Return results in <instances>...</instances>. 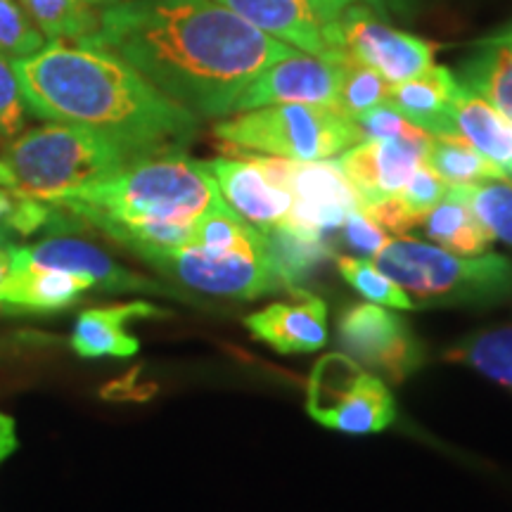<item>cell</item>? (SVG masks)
Instances as JSON below:
<instances>
[{"mask_svg": "<svg viewBox=\"0 0 512 512\" xmlns=\"http://www.w3.org/2000/svg\"><path fill=\"white\" fill-rule=\"evenodd\" d=\"M164 316L157 306L147 302H131L117 306L88 309L76 318L72 332V349L83 358H126L138 354V337L128 335L126 325L138 318Z\"/></svg>", "mask_w": 512, "mask_h": 512, "instance_id": "20", "label": "cell"}, {"mask_svg": "<svg viewBox=\"0 0 512 512\" xmlns=\"http://www.w3.org/2000/svg\"><path fill=\"white\" fill-rule=\"evenodd\" d=\"M88 3H91V5H100V3L112 5V3H117V0H88Z\"/></svg>", "mask_w": 512, "mask_h": 512, "instance_id": "41", "label": "cell"}, {"mask_svg": "<svg viewBox=\"0 0 512 512\" xmlns=\"http://www.w3.org/2000/svg\"><path fill=\"white\" fill-rule=\"evenodd\" d=\"M451 117L458 136L477 147L505 176H512V121L508 117H503L477 93L467 91L463 83L453 102Z\"/></svg>", "mask_w": 512, "mask_h": 512, "instance_id": "21", "label": "cell"}, {"mask_svg": "<svg viewBox=\"0 0 512 512\" xmlns=\"http://www.w3.org/2000/svg\"><path fill=\"white\" fill-rule=\"evenodd\" d=\"M339 62L297 50L290 57L273 62L256 76L240 95L235 112L256 110V107L266 105H285V102L323 105L335 110L339 79H342Z\"/></svg>", "mask_w": 512, "mask_h": 512, "instance_id": "14", "label": "cell"}, {"mask_svg": "<svg viewBox=\"0 0 512 512\" xmlns=\"http://www.w3.org/2000/svg\"><path fill=\"white\" fill-rule=\"evenodd\" d=\"M147 264L188 290L245 302L290 287L268 247V238L256 228L226 252H207L195 245H183L150 256Z\"/></svg>", "mask_w": 512, "mask_h": 512, "instance_id": "7", "label": "cell"}, {"mask_svg": "<svg viewBox=\"0 0 512 512\" xmlns=\"http://www.w3.org/2000/svg\"><path fill=\"white\" fill-rule=\"evenodd\" d=\"M249 159L264 171L268 181L292 195L285 223L294 228L328 240V235L342 228L351 211L363 209L358 192L337 159L297 162L271 155H252Z\"/></svg>", "mask_w": 512, "mask_h": 512, "instance_id": "9", "label": "cell"}, {"mask_svg": "<svg viewBox=\"0 0 512 512\" xmlns=\"http://www.w3.org/2000/svg\"><path fill=\"white\" fill-rule=\"evenodd\" d=\"M306 3H309L311 8L318 12L325 22L335 24V27H339L337 22H339V17H342V12L356 3H370L373 8L384 12V5L380 3V0H306Z\"/></svg>", "mask_w": 512, "mask_h": 512, "instance_id": "36", "label": "cell"}, {"mask_svg": "<svg viewBox=\"0 0 512 512\" xmlns=\"http://www.w3.org/2000/svg\"><path fill=\"white\" fill-rule=\"evenodd\" d=\"M358 128V136L361 140H382V138H401V136H415L422 128L413 126L411 121H406L399 112L394 110L389 102L375 107L361 117L354 119Z\"/></svg>", "mask_w": 512, "mask_h": 512, "instance_id": "33", "label": "cell"}, {"mask_svg": "<svg viewBox=\"0 0 512 512\" xmlns=\"http://www.w3.org/2000/svg\"><path fill=\"white\" fill-rule=\"evenodd\" d=\"M81 221L60 207H55V216L46 228V238L34 245H12L10 266H38L55 268L91 278L93 285L102 292H150L169 294L155 280L145 275L128 271L119 261H114L105 249H100L83 235H76Z\"/></svg>", "mask_w": 512, "mask_h": 512, "instance_id": "10", "label": "cell"}, {"mask_svg": "<svg viewBox=\"0 0 512 512\" xmlns=\"http://www.w3.org/2000/svg\"><path fill=\"white\" fill-rule=\"evenodd\" d=\"M380 3L384 5V10H392L401 17H413L420 10L422 0H380Z\"/></svg>", "mask_w": 512, "mask_h": 512, "instance_id": "38", "label": "cell"}, {"mask_svg": "<svg viewBox=\"0 0 512 512\" xmlns=\"http://www.w3.org/2000/svg\"><path fill=\"white\" fill-rule=\"evenodd\" d=\"M337 271L356 292H361L363 297L370 299L373 304L401 311L418 309L413 299L408 297L389 275H384L380 268L370 264L366 259H358V256H339Z\"/></svg>", "mask_w": 512, "mask_h": 512, "instance_id": "29", "label": "cell"}, {"mask_svg": "<svg viewBox=\"0 0 512 512\" xmlns=\"http://www.w3.org/2000/svg\"><path fill=\"white\" fill-rule=\"evenodd\" d=\"M446 361L463 363L503 387L512 389V325L472 332L448 349Z\"/></svg>", "mask_w": 512, "mask_h": 512, "instance_id": "25", "label": "cell"}, {"mask_svg": "<svg viewBox=\"0 0 512 512\" xmlns=\"http://www.w3.org/2000/svg\"><path fill=\"white\" fill-rule=\"evenodd\" d=\"M10 273V249H0V285L5 283Z\"/></svg>", "mask_w": 512, "mask_h": 512, "instance_id": "39", "label": "cell"}, {"mask_svg": "<svg viewBox=\"0 0 512 512\" xmlns=\"http://www.w3.org/2000/svg\"><path fill=\"white\" fill-rule=\"evenodd\" d=\"M306 411L330 430L375 434L396 420V403L382 377L347 354H325L306 387Z\"/></svg>", "mask_w": 512, "mask_h": 512, "instance_id": "8", "label": "cell"}, {"mask_svg": "<svg viewBox=\"0 0 512 512\" xmlns=\"http://www.w3.org/2000/svg\"><path fill=\"white\" fill-rule=\"evenodd\" d=\"M131 152L86 126L50 121L12 140L0 157V188L60 204L133 162Z\"/></svg>", "mask_w": 512, "mask_h": 512, "instance_id": "4", "label": "cell"}, {"mask_svg": "<svg viewBox=\"0 0 512 512\" xmlns=\"http://www.w3.org/2000/svg\"><path fill=\"white\" fill-rule=\"evenodd\" d=\"M29 107L10 57L0 53V136L15 140L27 124Z\"/></svg>", "mask_w": 512, "mask_h": 512, "instance_id": "31", "label": "cell"}, {"mask_svg": "<svg viewBox=\"0 0 512 512\" xmlns=\"http://www.w3.org/2000/svg\"><path fill=\"white\" fill-rule=\"evenodd\" d=\"M17 448H19V439H17L15 420H12L8 413L0 411V463H3L5 458H10Z\"/></svg>", "mask_w": 512, "mask_h": 512, "instance_id": "37", "label": "cell"}, {"mask_svg": "<svg viewBox=\"0 0 512 512\" xmlns=\"http://www.w3.org/2000/svg\"><path fill=\"white\" fill-rule=\"evenodd\" d=\"M216 138L226 152H254L297 162L335 159L361 143L354 121L323 105H266L256 110L235 112L214 126Z\"/></svg>", "mask_w": 512, "mask_h": 512, "instance_id": "6", "label": "cell"}, {"mask_svg": "<svg viewBox=\"0 0 512 512\" xmlns=\"http://www.w3.org/2000/svg\"><path fill=\"white\" fill-rule=\"evenodd\" d=\"M46 46V36L31 22L19 0H0V53L10 60H24Z\"/></svg>", "mask_w": 512, "mask_h": 512, "instance_id": "30", "label": "cell"}, {"mask_svg": "<svg viewBox=\"0 0 512 512\" xmlns=\"http://www.w3.org/2000/svg\"><path fill=\"white\" fill-rule=\"evenodd\" d=\"M432 136L418 131L415 136L361 140L342 152L337 159L344 176L354 185L363 207L384 197L401 195L408 178L425 164Z\"/></svg>", "mask_w": 512, "mask_h": 512, "instance_id": "13", "label": "cell"}, {"mask_svg": "<svg viewBox=\"0 0 512 512\" xmlns=\"http://www.w3.org/2000/svg\"><path fill=\"white\" fill-rule=\"evenodd\" d=\"M425 164L448 185H475L505 176L496 164H491L477 147H472L458 133L432 136Z\"/></svg>", "mask_w": 512, "mask_h": 512, "instance_id": "24", "label": "cell"}, {"mask_svg": "<svg viewBox=\"0 0 512 512\" xmlns=\"http://www.w3.org/2000/svg\"><path fill=\"white\" fill-rule=\"evenodd\" d=\"M328 306L316 294L292 290V299L275 302L245 318L247 330L278 354H311L325 347Z\"/></svg>", "mask_w": 512, "mask_h": 512, "instance_id": "17", "label": "cell"}, {"mask_svg": "<svg viewBox=\"0 0 512 512\" xmlns=\"http://www.w3.org/2000/svg\"><path fill=\"white\" fill-rule=\"evenodd\" d=\"M79 43L121 57L204 119L230 117L256 76L297 53L216 0H117Z\"/></svg>", "mask_w": 512, "mask_h": 512, "instance_id": "1", "label": "cell"}, {"mask_svg": "<svg viewBox=\"0 0 512 512\" xmlns=\"http://www.w3.org/2000/svg\"><path fill=\"white\" fill-rule=\"evenodd\" d=\"M211 176L223 202L228 204L242 221L261 233L278 226L290 214L292 195L266 178L264 171L252 159L221 157L207 162Z\"/></svg>", "mask_w": 512, "mask_h": 512, "instance_id": "16", "label": "cell"}, {"mask_svg": "<svg viewBox=\"0 0 512 512\" xmlns=\"http://www.w3.org/2000/svg\"><path fill=\"white\" fill-rule=\"evenodd\" d=\"M446 192H448V183L441 181L430 166L422 164L415 169V174L408 178L406 188L401 190V197L413 211H418L420 216H425L434 204L444 200Z\"/></svg>", "mask_w": 512, "mask_h": 512, "instance_id": "35", "label": "cell"}, {"mask_svg": "<svg viewBox=\"0 0 512 512\" xmlns=\"http://www.w3.org/2000/svg\"><path fill=\"white\" fill-rule=\"evenodd\" d=\"M19 5L48 43H79L95 34L100 24V15L88 0H19Z\"/></svg>", "mask_w": 512, "mask_h": 512, "instance_id": "26", "label": "cell"}, {"mask_svg": "<svg viewBox=\"0 0 512 512\" xmlns=\"http://www.w3.org/2000/svg\"><path fill=\"white\" fill-rule=\"evenodd\" d=\"M12 64L31 114L91 128L133 157L181 152L200 131V117L102 48L57 41Z\"/></svg>", "mask_w": 512, "mask_h": 512, "instance_id": "2", "label": "cell"}, {"mask_svg": "<svg viewBox=\"0 0 512 512\" xmlns=\"http://www.w3.org/2000/svg\"><path fill=\"white\" fill-rule=\"evenodd\" d=\"M368 219H373L377 226L387 230L389 235H408L413 228H418L422 223V216L418 211H413L403 202L401 195H392L384 197V200H377L373 204H366L363 207Z\"/></svg>", "mask_w": 512, "mask_h": 512, "instance_id": "34", "label": "cell"}, {"mask_svg": "<svg viewBox=\"0 0 512 512\" xmlns=\"http://www.w3.org/2000/svg\"><path fill=\"white\" fill-rule=\"evenodd\" d=\"M342 79H339V93L335 102V112L354 121L375 107L384 105L389 100V91H392V83L382 79L375 69H370L368 64L358 62L354 55H344L342 62Z\"/></svg>", "mask_w": 512, "mask_h": 512, "instance_id": "27", "label": "cell"}, {"mask_svg": "<svg viewBox=\"0 0 512 512\" xmlns=\"http://www.w3.org/2000/svg\"><path fill=\"white\" fill-rule=\"evenodd\" d=\"M12 238H15V235H12L5 226H0V249H10L12 247Z\"/></svg>", "mask_w": 512, "mask_h": 512, "instance_id": "40", "label": "cell"}, {"mask_svg": "<svg viewBox=\"0 0 512 512\" xmlns=\"http://www.w3.org/2000/svg\"><path fill=\"white\" fill-rule=\"evenodd\" d=\"M496 36H501V38H512V27H508V29L501 31V34H496Z\"/></svg>", "mask_w": 512, "mask_h": 512, "instance_id": "42", "label": "cell"}, {"mask_svg": "<svg viewBox=\"0 0 512 512\" xmlns=\"http://www.w3.org/2000/svg\"><path fill=\"white\" fill-rule=\"evenodd\" d=\"M420 228L434 245L460 256L491 252L494 242L472 211L465 185H448L446 197L422 216Z\"/></svg>", "mask_w": 512, "mask_h": 512, "instance_id": "22", "label": "cell"}, {"mask_svg": "<svg viewBox=\"0 0 512 512\" xmlns=\"http://www.w3.org/2000/svg\"><path fill=\"white\" fill-rule=\"evenodd\" d=\"M339 344L358 366L399 384L422 363V347L411 325L380 304H351L337 323Z\"/></svg>", "mask_w": 512, "mask_h": 512, "instance_id": "11", "label": "cell"}, {"mask_svg": "<svg viewBox=\"0 0 512 512\" xmlns=\"http://www.w3.org/2000/svg\"><path fill=\"white\" fill-rule=\"evenodd\" d=\"M53 207L69 211L147 261L188 245L197 223L228 204L207 162L169 152L133 159L112 178Z\"/></svg>", "mask_w": 512, "mask_h": 512, "instance_id": "3", "label": "cell"}, {"mask_svg": "<svg viewBox=\"0 0 512 512\" xmlns=\"http://www.w3.org/2000/svg\"><path fill=\"white\" fill-rule=\"evenodd\" d=\"M415 306L498 304L512 299V261L501 254L460 256L430 242L399 235L375 256Z\"/></svg>", "mask_w": 512, "mask_h": 512, "instance_id": "5", "label": "cell"}, {"mask_svg": "<svg viewBox=\"0 0 512 512\" xmlns=\"http://www.w3.org/2000/svg\"><path fill=\"white\" fill-rule=\"evenodd\" d=\"M88 290H95L91 278L38 266H10L8 278L0 285V306L15 313H53L74 306Z\"/></svg>", "mask_w": 512, "mask_h": 512, "instance_id": "19", "label": "cell"}, {"mask_svg": "<svg viewBox=\"0 0 512 512\" xmlns=\"http://www.w3.org/2000/svg\"><path fill=\"white\" fill-rule=\"evenodd\" d=\"M339 230H342L339 235H342L344 247L351 249V252H358L361 256H375L394 238L387 230L377 226L373 219H368L363 209L351 211Z\"/></svg>", "mask_w": 512, "mask_h": 512, "instance_id": "32", "label": "cell"}, {"mask_svg": "<svg viewBox=\"0 0 512 512\" xmlns=\"http://www.w3.org/2000/svg\"><path fill=\"white\" fill-rule=\"evenodd\" d=\"M458 91V76H453L451 69L432 64L415 79L394 83L387 102L403 119L430 136H451L456 133L451 112Z\"/></svg>", "mask_w": 512, "mask_h": 512, "instance_id": "18", "label": "cell"}, {"mask_svg": "<svg viewBox=\"0 0 512 512\" xmlns=\"http://www.w3.org/2000/svg\"><path fill=\"white\" fill-rule=\"evenodd\" d=\"M465 192L472 211L491 240H501L512 247V178L498 176L465 185Z\"/></svg>", "mask_w": 512, "mask_h": 512, "instance_id": "28", "label": "cell"}, {"mask_svg": "<svg viewBox=\"0 0 512 512\" xmlns=\"http://www.w3.org/2000/svg\"><path fill=\"white\" fill-rule=\"evenodd\" d=\"M380 15L382 10L370 3H356L342 12L337 24L347 53L375 69L392 86L427 72L434 64L437 46L425 38L394 29Z\"/></svg>", "mask_w": 512, "mask_h": 512, "instance_id": "12", "label": "cell"}, {"mask_svg": "<svg viewBox=\"0 0 512 512\" xmlns=\"http://www.w3.org/2000/svg\"><path fill=\"white\" fill-rule=\"evenodd\" d=\"M264 34L302 53L339 62L347 55L342 31L328 24L306 0H216Z\"/></svg>", "mask_w": 512, "mask_h": 512, "instance_id": "15", "label": "cell"}, {"mask_svg": "<svg viewBox=\"0 0 512 512\" xmlns=\"http://www.w3.org/2000/svg\"><path fill=\"white\" fill-rule=\"evenodd\" d=\"M458 81L512 121V38H486L463 62Z\"/></svg>", "mask_w": 512, "mask_h": 512, "instance_id": "23", "label": "cell"}]
</instances>
